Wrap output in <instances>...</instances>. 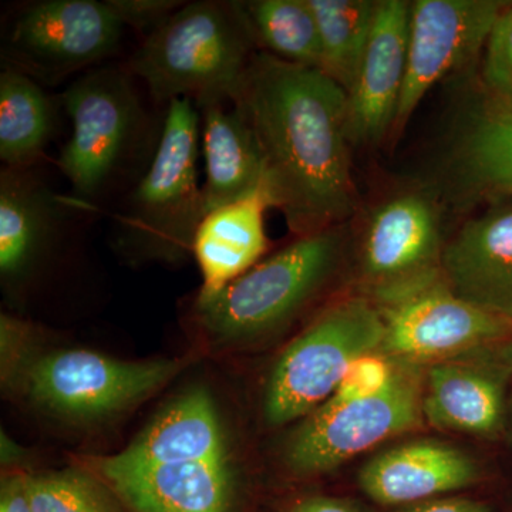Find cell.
Masks as SVG:
<instances>
[{
    "label": "cell",
    "mask_w": 512,
    "mask_h": 512,
    "mask_svg": "<svg viewBox=\"0 0 512 512\" xmlns=\"http://www.w3.org/2000/svg\"><path fill=\"white\" fill-rule=\"evenodd\" d=\"M232 104L254 131L272 208L303 235L355 211L348 93L322 70L256 53Z\"/></svg>",
    "instance_id": "6da1fadb"
},
{
    "label": "cell",
    "mask_w": 512,
    "mask_h": 512,
    "mask_svg": "<svg viewBox=\"0 0 512 512\" xmlns=\"http://www.w3.org/2000/svg\"><path fill=\"white\" fill-rule=\"evenodd\" d=\"M256 40L242 2H185L131 57L128 70L160 103L192 100L200 110L237 96Z\"/></svg>",
    "instance_id": "7a4b0ae2"
},
{
    "label": "cell",
    "mask_w": 512,
    "mask_h": 512,
    "mask_svg": "<svg viewBox=\"0 0 512 512\" xmlns=\"http://www.w3.org/2000/svg\"><path fill=\"white\" fill-rule=\"evenodd\" d=\"M201 116L194 101H170L154 156L114 217L117 238L144 256L191 252L205 214L198 180Z\"/></svg>",
    "instance_id": "3957f363"
},
{
    "label": "cell",
    "mask_w": 512,
    "mask_h": 512,
    "mask_svg": "<svg viewBox=\"0 0 512 512\" xmlns=\"http://www.w3.org/2000/svg\"><path fill=\"white\" fill-rule=\"evenodd\" d=\"M343 247L339 225L298 237L214 298L197 299L195 313L202 328L221 342H237L285 325L335 275Z\"/></svg>",
    "instance_id": "277c9868"
},
{
    "label": "cell",
    "mask_w": 512,
    "mask_h": 512,
    "mask_svg": "<svg viewBox=\"0 0 512 512\" xmlns=\"http://www.w3.org/2000/svg\"><path fill=\"white\" fill-rule=\"evenodd\" d=\"M63 106L72 136L57 158L69 181V202L96 207L109 192L143 136L146 116L130 73L94 67L64 90Z\"/></svg>",
    "instance_id": "5b68a950"
},
{
    "label": "cell",
    "mask_w": 512,
    "mask_h": 512,
    "mask_svg": "<svg viewBox=\"0 0 512 512\" xmlns=\"http://www.w3.org/2000/svg\"><path fill=\"white\" fill-rule=\"evenodd\" d=\"M379 306L365 298L335 303L286 346L265 390V417L275 426L309 416L335 393L357 357L380 352Z\"/></svg>",
    "instance_id": "8992f818"
},
{
    "label": "cell",
    "mask_w": 512,
    "mask_h": 512,
    "mask_svg": "<svg viewBox=\"0 0 512 512\" xmlns=\"http://www.w3.org/2000/svg\"><path fill=\"white\" fill-rule=\"evenodd\" d=\"M394 363L392 382L383 392L357 402L329 399L306 416L286 447V463L293 471L320 474L335 470L420 423L423 387L417 366Z\"/></svg>",
    "instance_id": "52a82bcc"
},
{
    "label": "cell",
    "mask_w": 512,
    "mask_h": 512,
    "mask_svg": "<svg viewBox=\"0 0 512 512\" xmlns=\"http://www.w3.org/2000/svg\"><path fill=\"white\" fill-rule=\"evenodd\" d=\"M384 336L380 352L404 365H436L495 345L512 322L457 296L440 276L379 299Z\"/></svg>",
    "instance_id": "ba28073f"
},
{
    "label": "cell",
    "mask_w": 512,
    "mask_h": 512,
    "mask_svg": "<svg viewBox=\"0 0 512 512\" xmlns=\"http://www.w3.org/2000/svg\"><path fill=\"white\" fill-rule=\"evenodd\" d=\"M124 29L107 0H42L19 13L6 50L13 67L52 82L94 69L116 52Z\"/></svg>",
    "instance_id": "9c48e42d"
},
{
    "label": "cell",
    "mask_w": 512,
    "mask_h": 512,
    "mask_svg": "<svg viewBox=\"0 0 512 512\" xmlns=\"http://www.w3.org/2000/svg\"><path fill=\"white\" fill-rule=\"evenodd\" d=\"M180 370L175 360L124 362L89 350H62L33 363L28 389L52 412L92 419L141 402Z\"/></svg>",
    "instance_id": "30bf717a"
},
{
    "label": "cell",
    "mask_w": 512,
    "mask_h": 512,
    "mask_svg": "<svg viewBox=\"0 0 512 512\" xmlns=\"http://www.w3.org/2000/svg\"><path fill=\"white\" fill-rule=\"evenodd\" d=\"M507 3L497 0H416L410 3L406 82L394 131L441 80L461 72L485 49Z\"/></svg>",
    "instance_id": "8fae6325"
},
{
    "label": "cell",
    "mask_w": 512,
    "mask_h": 512,
    "mask_svg": "<svg viewBox=\"0 0 512 512\" xmlns=\"http://www.w3.org/2000/svg\"><path fill=\"white\" fill-rule=\"evenodd\" d=\"M439 212L410 192L383 202L370 215L362 242V272L377 298L406 291L441 275Z\"/></svg>",
    "instance_id": "7c38bea8"
},
{
    "label": "cell",
    "mask_w": 512,
    "mask_h": 512,
    "mask_svg": "<svg viewBox=\"0 0 512 512\" xmlns=\"http://www.w3.org/2000/svg\"><path fill=\"white\" fill-rule=\"evenodd\" d=\"M409 26L410 3L377 2L372 35L348 93L352 143H379L393 131L406 82Z\"/></svg>",
    "instance_id": "4fadbf2b"
},
{
    "label": "cell",
    "mask_w": 512,
    "mask_h": 512,
    "mask_svg": "<svg viewBox=\"0 0 512 512\" xmlns=\"http://www.w3.org/2000/svg\"><path fill=\"white\" fill-rule=\"evenodd\" d=\"M511 377L487 348L427 369L423 417L441 430L497 439L508 417Z\"/></svg>",
    "instance_id": "5bb4252c"
},
{
    "label": "cell",
    "mask_w": 512,
    "mask_h": 512,
    "mask_svg": "<svg viewBox=\"0 0 512 512\" xmlns=\"http://www.w3.org/2000/svg\"><path fill=\"white\" fill-rule=\"evenodd\" d=\"M440 272L461 299L512 322V204L468 221L444 245Z\"/></svg>",
    "instance_id": "9a60e30c"
},
{
    "label": "cell",
    "mask_w": 512,
    "mask_h": 512,
    "mask_svg": "<svg viewBox=\"0 0 512 512\" xmlns=\"http://www.w3.org/2000/svg\"><path fill=\"white\" fill-rule=\"evenodd\" d=\"M111 490L133 512H228L232 476L227 461L123 466L96 463Z\"/></svg>",
    "instance_id": "2e32d148"
},
{
    "label": "cell",
    "mask_w": 512,
    "mask_h": 512,
    "mask_svg": "<svg viewBox=\"0 0 512 512\" xmlns=\"http://www.w3.org/2000/svg\"><path fill=\"white\" fill-rule=\"evenodd\" d=\"M480 466L467 451L448 443L417 440L377 454L359 473L363 493L382 505L421 503L470 487Z\"/></svg>",
    "instance_id": "e0dca14e"
},
{
    "label": "cell",
    "mask_w": 512,
    "mask_h": 512,
    "mask_svg": "<svg viewBox=\"0 0 512 512\" xmlns=\"http://www.w3.org/2000/svg\"><path fill=\"white\" fill-rule=\"evenodd\" d=\"M272 208L265 191L205 214L192 244L202 275L197 299L214 298L259 264L268 249L265 214Z\"/></svg>",
    "instance_id": "ac0fdd59"
},
{
    "label": "cell",
    "mask_w": 512,
    "mask_h": 512,
    "mask_svg": "<svg viewBox=\"0 0 512 512\" xmlns=\"http://www.w3.org/2000/svg\"><path fill=\"white\" fill-rule=\"evenodd\" d=\"M62 198L30 168L0 171V274L6 282L28 275L63 224Z\"/></svg>",
    "instance_id": "d6986e66"
},
{
    "label": "cell",
    "mask_w": 512,
    "mask_h": 512,
    "mask_svg": "<svg viewBox=\"0 0 512 512\" xmlns=\"http://www.w3.org/2000/svg\"><path fill=\"white\" fill-rule=\"evenodd\" d=\"M111 460L123 466L227 461L225 437L210 393L194 389L178 397Z\"/></svg>",
    "instance_id": "ffe728a7"
},
{
    "label": "cell",
    "mask_w": 512,
    "mask_h": 512,
    "mask_svg": "<svg viewBox=\"0 0 512 512\" xmlns=\"http://www.w3.org/2000/svg\"><path fill=\"white\" fill-rule=\"evenodd\" d=\"M229 104L231 109L228 104H211L198 110L207 212L266 192L265 163L258 140L237 107Z\"/></svg>",
    "instance_id": "44dd1931"
},
{
    "label": "cell",
    "mask_w": 512,
    "mask_h": 512,
    "mask_svg": "<svg viewBox=\"0 0 512 512\" xmlns=\"http://www.w3.org/2000/svg\"><path fill=\"white\" fill-rule=\"evenodd\" d=\"M453 153L456 173L468 187L512 197V103L488 97L471 111Z\"/></svg>",
    "instance_id": "7402d4cb"
},
{
    "label": "cell",
    "mask_w": 512,
    "mask_h": 512,
    "mask_svg": "<svg viewBox=\"0 0 512 512\" xmlns=\"http://www.w3.org/2000/svg\"><path fill=\"white\" fill-rule=\"evenodd\" d=\"M55 107L36 79L9 66L0 73V160L30 168L55 131Z\"/></svg>",
    "instance_id": "603a6c76"
},
{
    "label": "cell",
    "mask_w": 512,
    "mask_h": 512,
    "mask_svg": "<svg viewBox=\"0 0 512 512\" xmlns=\"http://www.w3.org/2000/svg\"><path fill=\"white\" fill-rule=\"evenodd\" d=\"M242 6L265 53L323 72L318 20L309 0H255Z\"/></svg>",
    "instance_id": "cb8c5ba5"
},
{
    "label": "cell",
    "mask_w": 512,
    "mask_h": 512,
    "mask_svg": "<svg viewBox=\"0 0 512 512\" xmlns=\"http://www.w3.org/2000/svg\"><path fill=\"white\" fill-rule=\"evenodd\" d=\"M318 20L323 72L349 93L375 25L377 2L309 0Z\"/></svg>",
    "instance_id": "d4e9b609"
},
{
    "label": "cell",
    "mask_w": 512,
    "mask_h": 512,
    "mask_svg": "<svg viewBox=\"0 0 512 512\" xmlns=\"http://www.w3.org/2000/svg\"><path fill=\"white\" fill-rule=\"evenodd\" d=\"M33 512H126L113 490L79 470L29 476Z\"/></svg>",
    "instance_id": "484cf974"
},
{
    "label": "cell",
    "mask_w": 512,
    "mask_h": 512,
    "mask_svg": "<svg viewBox=\"0 0 512 512\" xmlns=\"http://www.w3.org/2000/svg\"><path fill=\"white\" fill-rule=\"evenodd\" d=\"M483 82L488 97L512 103V5L495 20L484 49Z\"/></svg>",
    "instance_id": "4316f807"
},
{
    "label": "cell",
    "mask_w": 512,
    "mask_h": 512,
    "mask_svg": "<svg viewBox=\"0 0 512 512\" xmlns=\"http://www.w3.org/2000/svg\"><path fill=\"white\" fill-rule=\"evenodd\" d=\"M394 370L396 363L382 352L357 357L330 399L349 403L376 396L392 382Z\"/></svg>",
    "instance_id": "83f0119b"
},
{
    "label": "cell",
    "mask_w": 512,
    "mask_h": 512,
    "mask_svg": "<svg viewBox=\"0 0 512 512\" xmlns=\"http://www.w3.org/2000/svg\"><path fill=\"white\" fill-rule=\"evenodd\" d=\"M124 28L140 30L146 37L163 26L185 2L180 0H107Z\"/></svg>",
    "instance_id": "f1b7e54d"
},
{
    "label": "cell",
    "mask_w": 512,
    "mask_h": 512,
    "mask_svg": "<svg viewBox=\"0 0 512 512\" xmlns=\"http://www.w3.org/2000/svg\"><path fill=\"white\" fill-rule=\"evenodd\" d=\"M0 512H33L29 476H10L0 488Z\"/></svg>",
    "instance_id": "f546056e"
},
{
    "label": "cell",
    "mask_w": 512,
    "mask_h": 512,
    "mask_svg": "<svg viewBox=\"0 0 512 512\" xmlns=\"http://www.w3.org/2000/svg\"><path fill=\"white\" fill-rule=\"evenodd\" d=\"M404 512H490L484 504L467 498H431Z\"/></svg>",
    "instance_id": "4dcf8cb0"
},
{
    "label": "cell",
    "mask_w": 512,
    "mask_h": 512,
    "mask_svg": "<svg viewBox=\"0 0 512 512\" xmlns=\"http://www.w3.org/2000/svg\"><path fill=\"white\" fill-rule=\"evenodd\" d=\"M291 512H357L355 508L336 498H308L296 505Z\"/></svg>",
    "instance_id": "1f68e13d"
},
{
    "label": "cell",
    "mask_w": 512,
    "mask_h": 512,
    "mask_svg": "<svg viewBox=\"0 0 512 512\" xmlns=\"http://www.w3.org/2000/svg\"><path fill=\"white\" fill-rule=\"evenodd\" d=\"M487 350L495 362L504 367L505 372L510 375L512 380V330L505 338L490 346Z\"/></svg>",
    "instance_id": "d6a6232c"
},
{
    "label": "cell",
    "mask_w": 512,
    "mask_h": 512,
    "mask_svg": "<svg viewBox=\"0 0 512 512\" xmlns=\"http://www.w3.org/2000/svg\"><path fill=\"white\" fill-rule=\"evenodd\" d=\"M510 417H511V423H512V400H511V403H510Z\"/></svg>",
    "instance_id": "836d02e7"
}]
</instances>
